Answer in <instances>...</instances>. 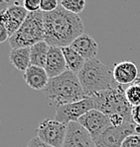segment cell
Returning a JSON list of instances; mask_svg holds the SVG:
<instances>
[{
  "mask_svg": "<svg viewBox=\"0 0 140 147\" xmlns=\"http://www.w3.org/2000/svg\"><path fill=\"white\" fill-rule=\"evenodd\" d=\"M45 42L50 47H70L83 35V23L81 17L59 6L53 12L44 13Z\"/></svg>",
  "mask_w": 140,
  "mask_h": 147,
  "instance_id": "1",
  "label": "cell"
},
{
  "mask_svg": "<svg viewBox=\"0 0 140 147\" xmlns=\"http://www.w3.org/2000/svg\"><path fill=\"white\" fill-rule=\"evenodd\" d=\"M43 94L56 107L76 103L87 98L78 75L70 70L57 77L50 78Z\"/></svg>",
  "mask_w": 140,
  "mask_h": 147,
  "instance_id": "2",
  "label": "cell"
},
{
  "mask_svg": "<svg viewBox=\"0 0 140 147\" xmlns=\"http://www.w3.org/2000/svg\"><path fill=\"white\" fill-rule=\"evenodd\" d=\"M78 77L87 97H92L94 94L114 87L115 83L113 68L98 58L87 60Z\"/></svg>",
  "mask_w": 140,
  "mask_h": 147,
  "instance_id": "3",
  "label": "cell"
},
{
  "mask_svg": "<svg viewBox=\"0 0 140 147\" xmlns=\"http://www.w3.org/2000/svg\"><path fill=\"white\" fill-rule=\"evenodd\" d=\"M92 99L94 104V109L107 117L118 114L125 119L126 123H134L132 117L133 108L126 100L123 86L117 85L101 91L94 94Z\"/></svg>",
  "mask_w": 140,
  "mask_h": 147,
  "instance_id": "4",
  "label": "cell"
},
{
  "mask_svg": "<svg viewBox=\"0 0 140 147\" xmlns=\"http://www.w3.org/2000/svg\"><path fill=\"white\" fill-rule=\"evenodd\" d=\"M44 40V12L39 10L29 13L19 30L9 39V44L12 49L31 47Z\"/></svg>",
  "mask_w": 140,
  "mask_h": 147,
  "instance_id": "5",
  "label": "cell"
},
{
  "mask_svg": "<svg viewBox=\"0 0 140 147\" xmlns=\"http://www.w3.org/2000/svg\"><path fill=\"white\" fill-rule=\"evenodd\" d=\"M68 131V124L60 123L57 119H47L39 123L37 136L42 141L53 147H63Z\"/></svg>",
  "mask_w": 140,
  "mask_h": 147,
  "instance_id": "6",
  "label": "cell"
},
{
  "mask_svg": "<svg viewBox=\"0 0 140 147\" xmlns=\"http://www.w3.org/2000/svg\"><path fill=\"white\" fill-rule=\"evenodd\" d=\"M131 134H138V124L125 123L118 127H108L94 141L96 147H121L123 140Z\"/></svg>",
  "mask_w": 140,
  "mask_h": 147,
  "instance_id": "7",
  "label": "cell"
},
{
  "mask_svg": "<svg viewBox=\"0 0 140 147\" xmlns=\"http://www.w3.org/2000/svg\"><path fill=\"white\" fill-rule=\"evenodd\" d=\"M94 109V104L92 97H87L82 101L67 104L56 109L55 119L60 123L69 124L70 123H78L81 117Z\"/></svg>",
  "mask_w": 140,
  "mask_h": 147,
  "instance_id": "8",
  "label": "cell"
},
{
  "mask_svg": "<svg viewBox=\"0 0 140 147\" xmlns=\"http://www.w3.org/2000/svg\"><path fill=\"white\" fill-rule=\"evenodd\" d=\"M78 123L89 132L92 139H96L98 135L111 126L109 117L96 109L81 117Z\"/></svg>",
  "mask_w": 140,
  "mask_h": 147,
  "instance_id": "9",
  "label": "cell"
},
{
  "mask_svg": "<svg viewBox=\"0 0 140 147\" xmlns=\"http://www.w3.org/2000/svg\"><path fill=\"white\" fill-rule=\"evenodd\" d=\"M28 14L29 12L24 8V6H21L18 2H15L13 5L9 6L0 12L1 16L0 23L3 24L7 29L9 39L19 30Z\"/></svg>",
  "mask_w": 140,
  "mask_h": 147,
  "instance_id": "10",
  "label": "cell"
},
{
  "mask_svg": "<svg viewBox=\"0 0 140 147\" xmlns=\"http://www.w3.org/2000/svg\"><path fill=\"white\" fill-rule=\"evenodd\" d=\"M63 147H96L92 135L79 123H70Z\"/></svg>",
  "mask_w": 140,
  "mask_h": 147,
  "instance_id": "11",
  "label": "cell"
},
{
  "mask_svg": "<svg viewBox=\"0 0 140 147\" xmlns=\"http://www.w3.org/2000/svg\"><path fill=\"white\" fill-rule=\"evenodd\" d=\"M45 70L50 78L57 77L68 70L67 62L62 47H50Z\"/></svg>",
  "mask_w": 140,
  "mask_h": 147,
  "instance_id": "12",
  "label": "cell"
},
{
  "mask_svg": "<svg viewBox=\"0 0 140 147\" xmlns=\"http://www.w3.org/2000/svg\"><path fill=\"white\" fill-rule=\"evenodd\" d=\"M113 77L118 85H132L138 78V69L132 61L115 63L113 66Z\"/></svg>",
  "mask_w": 140,
  "mask_h": 147,
  "instance_id": "13",
  "label": "cell"
},
{
  "mask_svg": "<svg viewBox=\"0 0 140 147\" xmlns=\"http://www.w3.org/2000/svg\"><path fill=\"white\" fill-rule=\"evenodd\" d=\"M74 51H76L85 60L96 58L98 53V45L96 40L87 34H83L74 40L71 45Z\"/></svg>",
  "mask_w": 140,
  "mask_h": 147,
  "instance_id": "14",
  "label": "cell"
},
{
  "mask_svg": "<svg viewBox=\"0 0 140 147\" xmlns=\"http://www.w3.org/2000/svg\"><path fill=\"white\" fill-rule=\"evenodd\" d=\"M23 78L26 84L34 90H44L50 80L45 68L33 65L24 72Z\"/></svg>",
  "mask_w": 140,
  "mask_h": 147,
  "instance_id": "15",
  "label": "cell"
},
{
  "mask_svg": "<svg viewBox=\"0 0 140 147\" xmlns=\"http://www.w3.org/2000/svg\"><path fill=\"white\" fill-rule=\"evenodd\" d=\"M9 60L18 71L25 72L31 66L30 47L12 49L9 53Z\"/></svg>",
  "mask_w": 140,
  "mask_h": 147,
  "instance_id": "16",
  "label": "cell"
},
{
  "mask_svg": "<svg viewBox=\"0 0 140 147\" xmlns=\"http://www.w3.org/2000/svg\"><path fill=\"white\" fill-rule=\"evenodd\" d=\"M62 49H63V53H64V56H65V59H66V62H67L68 70L74 72V74L78 75L81 70L83 69V65H85L87 60H85L78 51H74L71 46L62 47Z\"/></svg>",
  "mask_w": 140,
  "mask_h": 147,
  "instance_id": "17",
  "label": "cell"
},
{
  "mask_svg": "<svg viewBox=\"0 0 140 147\" xmlns=\"http://www.w3.org/2000/svg\"><path fill=\"white\" fill-rule=\"evenodd\" d=\"M50 46L45 40L40 42L30 47L31 65L45 68L47 57H48Z\"/></svg>",
  "mask_w": 140,
  "mask_h": 147,
  "instance_id": "18",
  "label": "cell"
},
{
  "mask_svg": "<svg viewBox=\"0 0 140 147\" xmlns=\"http://www.w3.org/2000/svg\"><path fill=\"white\" fill-rule=\"evenodd\" d=\"M125 97L130 106L134 109L140 106V85L132 84L125 89Z\"/></svg>",
  "mask_w": 140,
  "mask_h": 147,
  "instance_id": "19",
  "label": "cell"
},
{
  "mask_svg": "<svg viewBox=\"0 0 140 147\" xmlns=\"http://www.w3.org/2000/svg\"><path fill=\"white\" fill-rule=\"evenodd\" d=\"M60 5L69 12L80 15L85 10L87 1L85 0H62L60 2Z\"/></svg>",
  "mask_w": 140,
  "mask_h": 147,
  "instance_id": "20",
  "label": "cell"
},
{
  "mask_svg": "<svg viewBox=\"0 0 140 147\" xmlns=\"http://www.w3.org/2000/svg\"><path fill=\"white\" fill-rule=\"evenodd\" d=\"M59 2L57 0H41L40 3V10L44 13L53 12L59 7Z\"/></svg>",
  "mask_w": 140,
  "mask_h": 147,
  "instance_id": "21",
  "label": "cell"
},
{
  "mask_svg": "<svg viewBox=\"0 0 140 147\" xmlns=\"http://www.w3.org/2000/svg\"><path fill=\"white\" fill-rule=\"evenodd\" d=\"M121 147H140V134L128 135L123 140Z\"/></svg>",
  "mask_w": 140,
  "mask_h": 147,
  "instance_id": "22",
  "label": "cell"
},
{
  "mask_svg": "<svg viewBox=\"0 0 140 147\" xmlns=\"http://www.w3.org/2000/svg\"><path fill=\"white\" fill-rule=\"evenodd\" d=\"M40 3H41V0H25L23 2V6L29 13L37 12L40 10Z\"/></svg>",
  "mask_w": 140,
  "mask_h": 147,
  "instance_id": "23",
  "label": "cell"
},
{
  "mask_svg": "<svg viewBox=\"0 0 140 147\" xmlns=\"http://www.w3.org/2000/svg\"><path fill=\"white\" fill-rule=\"evenodd\" d=\"M108 117H109L110 124H111V126H113V127H118V126L123 125V124L126 123L125 119H124L121 115H118V114L111 115V116H109Z\"/></svg>",
  "mask_w": 140,
  "mask_h": 147,
  "instance_id": "24",
  "label": "cell"
},
{
  "mask_svg": "<svg viewBox=\"0 0 140 147\" xmlns=\"http://www.w3.org/2000/svg\"><path fill=\"white\" fill-rule=\"evenodd\" d=\"M26 147H53V146L48 145V144L45 143L44 141H42L38 136H36V137H33V138L28 142Z\"/></svg>",
  "mask_w": 140,
  "mask_h": 147,
  "instance_id": "25",
  "label": "cell"
},
{
  "mask_svg": "<svg viewBox=\"0 0 140 147\" xmlns=\"http://www.w3.org/2000/svg\"><path fill=\"white\" fill-rule=\"evenodd\" d=\"M9 39V34L7 29L5 28L3 24L0 23V42H4Z\"/></svg>",
  "mask_w": 140,
  "mask_h": 147,
  "instance_id": "26",
  "label": "cell"
},
{
  "mask_svg": "<svg viewBox=\"0 0 140 147\" xmlns=\"http://www.w3.org/2000/svg\"><path fill=\"white\" fill-rule=\"evenodd\" d=\"M132 117H133V121H134L136 124L140 125V106L133 109Z\"/></svg>",
  "mask_w": 140,
  "mask_h": 147,
  "instance_id": "27",
  "label": "cell"
},
{
  "mask_svg": "<svg viewBox=\"0 0 140 147\" xmlns=\"http://www.w3.org/2000/svg\"><path fill=\"white\" fill-rule=\"evenodd\" d=\"M134 84H138V85H140V77H138L136 79V81L134 82Z\"/></svg>",
  "mask_w": 140,
  "mask_h": 147,
  "instance_id": "28",
  "label": "cell"
}]
</instances>
